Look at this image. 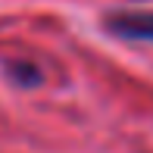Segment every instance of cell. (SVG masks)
<instances>
[{
	"mask_svg": "<svg viewBox=\"0 0 153 153\" xmlns=\"http://www.w3.org/2000/svg\"><path fill=\"white\" fill-rule=\"evenodd\" d=\"M106 28L128 41H153V10H119L106 16Z\"/></svg>",
	"mask_w": 153,
	"mask_h": 153,
	"instance_id": "6da1fadb",
	"label": "cell"
}]
</instances>
